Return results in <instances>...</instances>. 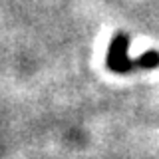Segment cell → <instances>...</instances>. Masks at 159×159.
<instances>
[{"label": "cell", "instance_id": "6da1fadb", "mask_svg": "<svg viewBox=\"0 0 159 159\" xmlns=\"http://www.w3.org/2000/svg\"><path fill=\"white\" fill-rule=\"evenodd\" d=\"M127 48H129V38L125 34H117L109 42V50H107L109 70H113L117 74H125V72H131L133 68H155V66H159V54L157 52H147L145 56H141L135 62H131L127 56Z\"/></svg>", "mask_w": 159, "mask_h": 159}]
</instances>
